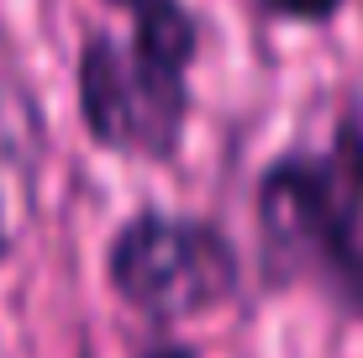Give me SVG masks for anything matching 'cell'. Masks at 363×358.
Returning a JSON list of instances; mask_svg holds the SVG:
<instances>
[{
	"label": "cell",
	"instance_id": "1",
	"mask_svg": "<svg viewBox=\"0 0 363 358\" xmlns=\"http://www.w3.org/2000/svg\"><path fill=\"white\" fill-rule=\"evenodd\" d=\"M111 285L147 316H200L237 290V253L190 216H137L111 242Z\"/></svg>",
	"mask_w": 363,
	"mask_h": 358
},
{
	"label": "cell",
	"instance_id": "2",
	"mask_svg": "<svg viewBox=\"0 0 363 358\" xmlns=\"http://www.w3.org/2000/svg\"><path fill=\"white\" fill-rule=\"evenodd\" d=\"M347 153L274 164L264 174V190H258V216H264V237L274 242L279 258L332 269L363 295V248L353 242L363 179L347 164Z\"/></svg>",
	"mask_w": 363,
	"mask_h": 358
},
{
	"label": "cell",
	"instance_id": "3",
	"mask_svg": "<svg viewBox=\"0 0 363 358\" xmlns=\"http://www.w3.org/2000/svg\"><path fill=\"white\" fill-rule=\"evenodd\" d=\"M79 106L95 142L158 158L179 138L184 84L143 69L132 58V47L111 43V37H90V47L79 58Z\"/></svg>",
	"mask_w": 363,
	"mask_h": 358
},
{
	"label": "cell",
	"instance_id": "4",
	"mask_svg": "<svg viewBox=\"0 0 363 358\" xmlns=\"http://www.w3.org/2000/svg\"><path fill=\"white\" fill-rule=\"evenodd\" d=\"M37 206V111L0 58V253L21 242Z\"/></svg>",
	"mask_w": 363,
	"mask_h": 358
},
{
	"label": "cell",
	"instance_id": "5",
	"mask_svg": "<svg viewBox=\"0 0 363 358\" xmlns=\"http://www.w3.org/2000/svg\"><path fill=\"white\" fill-rule=\"evenodd\" d=\"M127 47L143 69L184 84V69L195 58V21L184 16L179 0H137V27Z\"/></svg>",
	"mask_w": 363,
	"mask_h": 358
},
{
	"label": "cell",
	"instance_id": "6",
	"mask_svg": "<svg viewBox=\"0 0 363 358\" xmlns=\"http://www.w3.org/2000/svg\"><path fill=\"white\" fill-rule=\"evenodd\" d=\"M264 6L274 11V16H295V21H321L332 16L342 0H264Z\"/></svg>",
	"mask_w": 363,
	"mask_h": 358
},
{
	"label": "cell",
	"instance_id": "7",
	"mask_svg": "<svg viewBox=\"0 0 363 358\" xmlns=\"http://www.w3.org/2000/svg\"><path fill=\"white\" fill-rule=\"evenodd\" d=\"M147 358H184V353H174V348H153Z\"/></svg>",
	"mask_w": 363,
	"mask_h": 358
}]
</instances>
